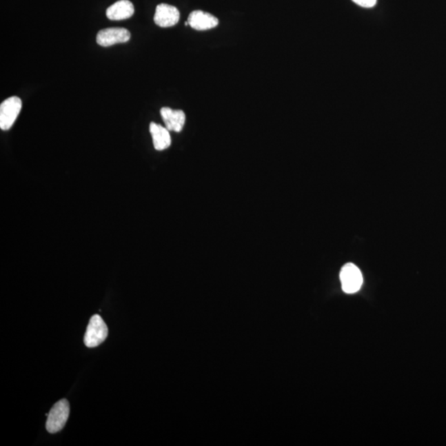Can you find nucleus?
<instances>
[{"instance_id": "nucleus-1", "label": "nucleus", "mask_w": 446, "mask_h": 446, "mask_svg": "<svg viewBox=\"0 0 446 446\" xmlns=\"http://www.w3.org/2000/svg\"><path fill=\"white\" fill-rule=\"evenodd\" d=\"M70 415V403L66 399H61L55 403L50 411L45 427L48 432L57 433L64 428Z\"/></svg>"}, {"instance_id": "nucleus-2", "label": "nucleus", "mask_w": 446, "mask_h": 446, "mask_svg": "<svg viewBox=\"0 0 446 446\" xmlns=\"http://www.w3.org/2000/svg\"><path fill=\"white\" fill-rule=\"evenodd\" d=\"M108 335V329L99 315L92 316L85 335V345L87 347L94 348L102 344Z\"/></svg>"}, {"instance_id": "nucleus-3", "label": "nucleus", "mask_w": 446, "mask_h": 446, "mask_svg": "<svg viewBox=\"0 0 446 446\" xmlns=\"http://www.w3.org/2000/svg\"><path fill=\"white\" fill-rule=\"evenodd\" d=\"M22 100L17 96L4 100L0 104V128L10 130L22 110Z\"/></svg>"}, {"instance_id": "nucleus-4", "label": "nucleus", "mask_w": 446, "mask_h": 446, "mask_svg": "<svg viewBox=\"0 0 446 446\" xmlns=\"http://www.w3.org/2000/svg\"><path fill=\"white\" fill-rule=\"evenodd\" d=\"M341 287L345 294L357 293L363 285V275L360 269L353 263L345 264L340 273Z\"/></svg>"}, {"instance_id": "nucleus-5", "label": "nucleus", "mask_w": 446, "mask_h": 446, "mask_svg": "<svg viewBox=\"0 0 446 446\" xmlns=\"http://www.w3.org/2000/svg\"><path fill=\"white\" fill-rule=\"evenodd\" d=\"M130 39L131 33L128 29L110 28L100 30L96 37V41L101 47L108 48L112 45L127 43Z\"/></svg>"}, {"instance_id": "nucleus-6", "label": "nucleus", "mask_w": 446, "mask_h": 446, "mask_svg": "<svg viewBox=\"0 0 446 446\" xmlns=\"http://www.w3.org/2000/svg\"><path fill=\"white\" fill-rule=\"evenodd\" d=\"M181 18L178 8L168 3L157 6L154 22L161 28H170L176 25Z\"/></svg>"}, {"instance_id": "nucleus-7", "label": "nucleus", "mask_w": 446, "mask_h": 446, "mask_svg": "<svg viewBox=\"0 0 446 446\" xmlns=\"http://www.w3.org/2000/svg\"><path fill=\"white\" fill-rule=\"evenodd\" d=\"M187 23L195 30L204 31L216 28L219 22L215 16L208 14V12L195 10L190 14Z\"/></svg>"}, {"instance_id": "nucleus-8", "label": "nucleus", "mask_w": 446, "mask_h": 446, "mask_svg": "<svg viewBox=\"0 0 446 446\" xmlns=\"http://www.w3.org/2000/svg\"><path fill=\"white\" fill-rule=\"evenodd\" d=\"M161 115L169 131L181 132L185 126L186 116L182 110H174L165 107L161 110Z\"/></svg>"}, {"instance_id": "nucleus-9", "label": "nucleus", "mask_w": 446, "mask_h": 446, "mask_svg": "<svg viewBox=\"0 0 446 446\" xmlns=\"http://www.w3.org/2000/svg\"><path fill=\"white\" fill-rule=\"evenodd\" d=\"M135 8L129 0H119L110 8H108L106 15L112 21L124 20L131 18L134 14Z\"/></svg>"}, {"instance_id": "nucleus-10", "label": "nucleus", "mask_w": 446, "mask_h": 446, "mask_svg": "<svg viewBox=\"0 0 446 446\" xmlns=\"http://www.w3.org/2000/svg\"><path fill=\"white\" fill-rule=\"evenodd\" d=\"M169 132L168 128L159 124L155 123L150 124V132L152 136L154 148L157 151H164L172 145V137Z\"/></svg>"}, {"instance_id": "nucleus-11", "label": "nucleus", "mask_w": 446, "mask_h": 446, "mask_svg": "<svg viewBox=\"0 0 446 446\" xmlns=\"http://www.w3.org/2000/svg\"><path fill=\"white\" fill-rule=\"evenodd\" d=\"M352 1L363 8H373L377 3V0H352Z\"/></svg>"}]
</instances>
